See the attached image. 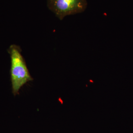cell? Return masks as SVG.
Masks as SVG:
<instances>
[{"mask_svg":"<svg viewBox=\"0 0 133 133\" xmlns=\"http://www.w3.org/2000/svg\"><path fill=\"white\" fill-rule=\"evenodd\" d=\"M11 61L10 79L12 93L14 96L19 94L21 87L29 81L33 80L26 63L23 57L20 47L16 44H11L8 49Z\"/></svg>","mask_w":133,"mask_h":133,"instance_id":"cell-1","label":"cell"},{"mask_svg":"<svg viewBox=\"0 0 133 133\" xmlns=\"http://www.w3.org/2000/svg\"><path fill=\"white\" fill-rule=\"evenodd\" d=\"M48 8L62 20L67 15L81 13L87 7L86 0H48Z\"/></svg>","mask_w":133,"mask_h":133,"instance_id":"cell-2","label":"cell"}]
</instances>
